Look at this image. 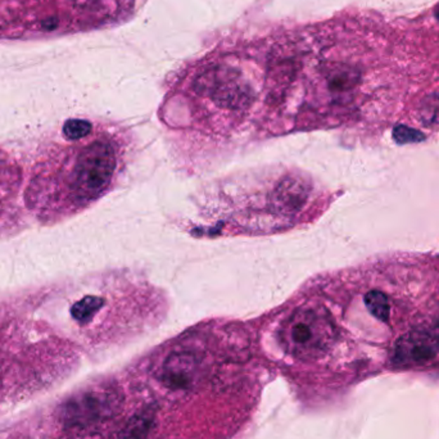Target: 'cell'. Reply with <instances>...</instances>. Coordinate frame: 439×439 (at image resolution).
I'll return each mask as SVG.
<instances>
[{
  "label": "cell",
  "instance_id": "2",
  "mask_svg": "<svg viewBox=\"0 0 439 439\" xmlns=\"http://www.w3.org/2000/svg\"><path fill=\"white\" fill-rule=\"evenodd\" d=\"M74 350L44 321L0 308V411L51 392L72 370Z\"/></svg>",
  "mask_w": 439,
  "mask_h": 439
},
{
  "label": "cell",
  "instance_id": "3",
  "mask_svg": "<svg viewBox=\"0 0 439 439\" xmlns=\"http://www.w3.org/2000/svg\"><path fill=\"white\" fill-rule=\"evenodd\" d=\"M334 329L322 313L299 311L291 316L285 330V344L298 358H315L333 342Z\"/></svg>",
  "mask_w": 439,
  "mask_h": 439
},
{
  "label": "cell",
  "instance_id": "5",
  "mask_svg": "<svg viewBox=\"0 0 439 439\" xmlns=\"http://www.w3.org/2000/svg\"><path fill=\"white\" fill-rule=\"evenodd\" d=\"M438 353L439 334L426 329H415L395 342L392 361L401 367L423 365Z\"/></svg>",
  "mask_w": 439,
  "mask_h": 439
},
{
  "label": "cell",
  "instance_id": "10",
  "mask_svg": "<svg viewBox=\"0 0 439 439\" xmlns=\"http://www.w3.org/2000/svg\"><path fill=\"white\" fill-rule=\"evenodd\" d=\"M437 17H438L439 18V8H438V11H437Z\"/></svg>",
  "mask_w": 439,
  "mask_h": 439
},
{
  "label": "cell",
  "instance_id": "1",
  "mask_svg": "<svg viewBox=\"0 0 439 439\" xmlns=\"http://www.w3.org/2000/svg\"><path fill=\"white\" fill-rule=\"evenodd\" d=\"M116 171L113 143L88 119H68L29 167L23 204L39 223L54 225L100 198Z\"/></svg>",
  "mask_w": 439,
  "mask_h": 439
},
{
  "label": "cell",
  "instance_id": "7",
  "mask_svg": "<svg viewBox=\"0 0 439 439\" xmlns=\"http://www.w3.org/2000/svg\"><path fill=\"white\" fill-rule=\"evenodd\" d=\"M364 301H365L369 313H372L375 319H378L381 322L389 321L391 307H389L388 297L383 291H375V289L367 291Z\"/></svg>",
  "mask_w": 439,
  "mask_h": 439
},
{
  "label": "cell",
  "instance_id": "9",
  "mask_svg": "<svg viewBox=\"0 0 439 439\" xmlns=\"http://www.w3.org/2000/svg\"><path fill=\"white\" fill-rule=\"evenodd\" d=\"M393 139L397 144H415V143L423 142L425 139L424 134L412 127L398 125L393 129Z\"/></svg>",
  "mask_w": 439,
  "mask_h": 439
},
{
  "label": "cell",
  "instance_id": "8",
  "mask_svg": "<svg viewBox=\"0 0 439 439\" xmlns=\"http://www.w3.org/2000/svg\"><path fill=\"white\" fill-rule=\"evenodd\" d=\"M420 119L426 126L439 125V94L425 99L420 108Z\"/></svg>",
  "mask_w": 439,
  "mask_h": 439
},
{
  "label": "cell",
  "instance_id": "6",
  "mask_svg": "<svg viewBox=\"0 0 439 439\" xmlns=\"http://www.w3.org/2000/svg\"><path fill=\"white\" fill-rule=\"evenodd\" d=\"M195 360L188 353H176L167 360L164 365V378L172 387H184L193 378Z\"/></svg>",
  "mask_w": 439,
  "mask_h": 439
},
{
  "label": "cell",
  "instance_id": "4",
  "mask_svg": "<svg viewBox=\"0 0 439 439\" xmlns=\"http://www.w3.org/2000/svg\"><path fill=\"white\" fill-rule=\"evenodd\" d=\"M23 183L20 164L0 148V232L15 230L20 225Z\"/></svg>",
  "mask_w": 439,
  "mask_h": 439
}]
</instances>
